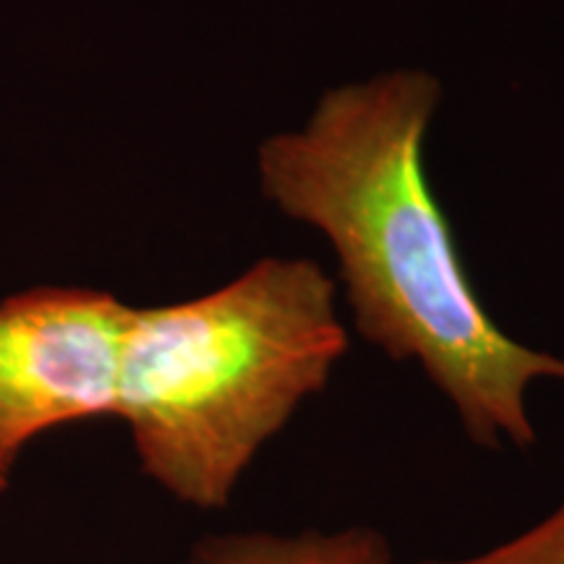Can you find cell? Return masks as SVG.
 Returning <instances> with one entry per match:
<instances>
[{"mask_svg":"<svg viewBox=\"0 0 564 564\" xmlns=\"http://www.w3.org/2000/svg\"><path fill=\"white\" fill-rule=\"evenodd\" d=\"M440 100L426 70L324 91L299 131L259 147V183L282 215L333 246L366 343L419 364L478 447L528 449V390L564 382V358L507 335L474 291L423 160Z\"/></svg>","mask_w":564,"mask_h":564,"instance_id":"6da1fadb","label":"cell"},{"mask_svg":"<svg viewBox=\"0 0 564 564\" xmlns=\"http://www.w3.org/2000/svg\"><path fill=\"white\" fill-rule=\"evenodd\" d=\"M335 293L312 259H262L199 299L133 306L116 419L141 474L181 505L228 507L348 350Z\"/></svg>","mask_w":564,"mask_h":564,"instance_id":"7a4b0ae2","label":"cell"},{"mask_svg":"<svg viewBox=\"0 0 564 564\" xmlns=\"http://www.w3.org/2000/svg\"><path fill=\"white\" fill-rule=\"evenodd\" d=\"M129 303L40 285L0 301V470L58 426L116 419Z\"/></svg>","mask_w":564,"mask_h":564,"instance_id":"3957f363","label":"cell"},{"mask_svg":"<svg viewBox=\"0 0 564 564\" xmlns=\"http://www.w3.org/2000/svg\"><path fill=\"white\" fill-rule=\"evenodd\" d=\"M186 564H394L387 535L373 525L333 531L303 528L207 533L192 546Z\"/></svg>","mask_w":564,"mask_h":564,"instance_id":"277c9868","label":"cell"},{"mask_svg":"<svg viewBox=\"0 0 564 564\" xmlns=\"http://www.w3.org/2000/svg\"><path fill=\"white\" fill-rule=\"evenodd\" d=\"M419 564H564V499L525 531L484 552L457 560H421Z\"/></svg>","mask_w":564,"mask_h":564,"instance_id":"5b68a950","label":"cell"},{"mask_svg":"<svg viewBox=\"0 0 564 564\" xmlns=\"http://www.w3.org/2000/svg\"><path fill=\"white\" fill-rule=\"evenodd\" d=\"M6 486H9V474H3V470H0V494L6 491Z\"/></svg>","mask_w":564,"mask_h":564,"instance_id":"8992f818","label":"cell"}]
</instances>
